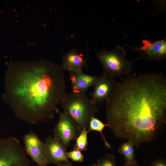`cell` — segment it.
<instances>
[{"label": "cell", "instance_id": "cell-6", "mask_svg": "<svg viewBox=\"0 0 166 166\" xmlns=\"http://www.w3.org/2000/svg\"><path fill=\"white\" fill-rule=\"evenodd\" d=\"M58 120L53 129L54 136L58 139L66 148L70 141L75 140L81 130L74 121L68 115L56 109Z\"/></svg>", "mask_w": 166, "mask_h": 166}, {"label": "cell", "instance_id": "cell-8", "mask_svg": "<svg viewBox=\"0 0 166 166\" xmlns=\"http://www.w3.org/2000/svg\"><path fill=\"white\" fill-rule=\"evenodd\" d=\"M45 144V155L48 164L57 166L71 163L67 156L66 148L57 137L48 136Z\"/></svg>", "mask_w": 166, "mask_h": 166}, {"label": "cell", "instance_id": "cell-15", "mask_svg": "<svg viewBox=\"0 0 166 166\" xmlns=\"http://www.w3.org/2000/svg\"><path fill=\"white\" fill-rule=\"evenodd\" d=\"M88 133L87 128H85L82 129L75 139V142L74 145V148L81 151L87 150L88 146L87 137Z\"/></svg>", "mask_w": 166, "mask_h": 166}, {"label": "cell", "instance_id": "cell-9", "mask_svg": "<svg viewBox=\"0 0 166 166\" xmlns=\"http://www.w3.org/2000/svg\"><path fill=\"white\" fill-rule=\"evenodd\" d=\"M117 84L114 78L104 74L98 76L94 85V90L91 94L92 101L97 105L106 101L114 91Z\"/></svg>", "mask_w": 166, "mask_h": 166}, {"label": "cell", "instance_id": "cell-12", "mask_svg": "<svg viewBox=\"0 0 166 166\" xmlns=\"http://www.w3.org/2000/svg\"><path fill=\"white\" fill-rule=\"evenodd\" d=\"M86 63V59L82 55L76 50H72L63 56L61 67L64 71L69 73L81 72Z\"/></svg>", "mask_w": 166, "mask_h": 166}, {"label": "cell", "instance_id": "cell-11", "mask_svg": "<svg viewBox=\"0 0 166 166\" xmlns=\"http://www.w3.org/2000/svg\"><path fill=\"white\" fill-rule=\"evenodd\" d=\"M98 76L87 74L83 72L69 73L72 92L85 94L88 89L94 86Z\"/></svg>", "mask_w": 166, "mask_h": 166}, {"label": "cell", "instance_id": "cell-17", "mask_svg": "<svg viewBox=\"0 0 166 166\" xmlns=\"http://www.w3.org/2000/svg\"><path fill=\"white\" fill-rule=\"evenodd\" d=\"M67 156L69 159L75 162H81L84 160V155L80 151L74 148L70 152H67Z\"/></svg>", "mask_w": 166, "mask_h": 166}, {"label": "cell", "instance_id": "cell-3", "mask_svg": "<svg viewBox=\"0 0 166 166\" xmlns=\"http://www.w3.org/2000/svg\"><path fill=\"white\" fill-rule=\"evenodd\" d=\"M63 112L70 116L81 130L88 128L89 121L98 112L97 105L85 94L71 92L60 101Z\"/></svg>", "mask_w": 166, "mask_h": 166}, {"label": "cell", "instance_id": "cell-18", "mask_svg": "<svg viewBox=\"0 0 166 166\" xmlns=\"http://www.w3.org/2000/svg\"><path fill=\"white\" fill-rule=\"evenodd\" d=\"M150 166H166V161L165 159L159 158L153 161Z\"/></svg>", "mask_w": 166, "mask_h": 166}, {"label": "cell", "instance_id": "cell-5", "mask_svg": "<svg viewBox=\"0 0 166 166\" xmlns=\"http://www.w3.org/2000/svg\"><path fill=\"white\" fill-rule=\"evenodd\" d=\"M0 166H32L17 138H0Z\"/></svg>", "mask_w": 166, "mask_h": 166}, {"label": "cell", "instance_id": "cell-2", "mask_svg": "<svg viewBox=\"0 0 166 166\" xmlns=\"http://www.w3.org/2000/svg\"><path fill=\"white\" fill-rule=\"evenodd\" d=\"M64 71L46 61L13 68L8 93L15 115L31 124L53 118L57 104L67 94Z\"/></svg>", "mask_w": 166, "mask_h": 166}, {"label": "cell", "instance_id": "cell-14", "mask_svg": "<svg viewBox=\"0 0 166 166\" xmlns=\"http://www.w3.org/2000/svg\"><path fill=\"white\" fill-rule=\"evenodd\" d=\"M105 126L108 127V124H104L98 119L93 116L91 118L89 122L87 130L89 132L91 131L99 132L104 141L105 146L108 148L110 149L112 147L106 140L102 132V131Z\"/></svg>", "mask_w": 166, "mask_h": 166}, {"label": "cell", "instance_id": "cell-20", "mask_svg": "<svg viewBox=\"0 0 166 166\" xmlns=\"http://www.w3.org/2000/svg\"><path fill=\"white\" fill-rule=\"evenodd\" d=\"M57 166H73V165L71 163L69 164H64V165H58Z\"/></svg>", "mask_w": 166, "mask_h": 166}, {"label": "cell", "instance_id": "cell-19", "mask_svg": "<svg viewBox=\"0 0 166 166\" xmlns=\"http://www.w3.org/2000/svg\"><path fill=\"white\" fill-rule=\"evenodd\" d=\"M122 166H139L137 161L131 163H124Z\"/></svg>", "mask_w": 166, "mask_h": 166}, {"label": "cell", "instance_id": "cell-13", "mask_svg": "<svg viewBox=\"0 0 166 166\" xmlns=\"http://www.w3.org/2000/svg\"><path fill=\"white\" fill-rule=\"evenodd\" d=\"M134 143L130 140L122 144L118 148V151L123 155L125 163H131L136 160L135 159Z\"/></svg>", "mask_w": 166, "mask_h": 166}, {"label": "cell", "instance_id": "cell-7", "mask_svg": "<svg viewBox=\"0 0 166 166\" xmlns=\"http://www.w3.org/2000/svg\"><path fill=\"white\" fill-rule=\"evenodd\" d=\"M23 140L26 153L37 165L48 166L45 143L32 131H30L24 136Z\"/></svg>", "mask_w": 166, "mask_h": 166}, {"label": "cell", "instance_id": "cell-4", "mask_svg": "<svg viewBox=\"0 0 166 166\" xmlns=\"http://www.w3.org/2000/svg\"><path fill=\"white\" fill-rule=\"evenodd\" d=\"M126 53L124 49L119 45L113 50H103L97 53L103 74L113 78L129 75L133 69L132 62L126 59Z\"/></svg>", "mask_w": 166, "mask_h": 166}, {"label": "cell", "instance_id": "cell-16", "mask_svg": "<svg viewBox=\"0 0 166 166\" xmlns=\"http://www.w3.org/2000/svg\"><path fill=\"white\" fill-rule=\"evenodd\" d=\"M92 166H117L116 159L113 155L107 154L99 158Z\"/></svg>", "mask_w": 166, "mask_h": 166}, {"label": "cell", "instance_id": "cell-10", "mask_svg": "<svg viewBox=\"0 0 166 166\" xmlns=\"http://www.w3.org/2000/svg\"><path fill=\"white\" fill-rule=\"evenodd\" d=\"M142 45L136 48L140 52L144 57L148 60L160 61L165 59L166 57V42L160 40L151 43L146 40H142Z\"/></svg>", "mask_w": 166, "mask_h": 166}, {"label": "cell", "instance_id": "cell-1", "mask_svg": "<svg viewBox=\"0 0 166 166\" xmlns=\"http://www.w3.org/2000/svg\"><path fill=\"white\" fill-rule=\"evenodd\" d=\"M106 117L115 136L137 148L155 138L166 123V78L160 73L129 75L116 87L105 104Z\"/></svg>", "mask_w": 166, "mask_h": 166}]
</instances>
